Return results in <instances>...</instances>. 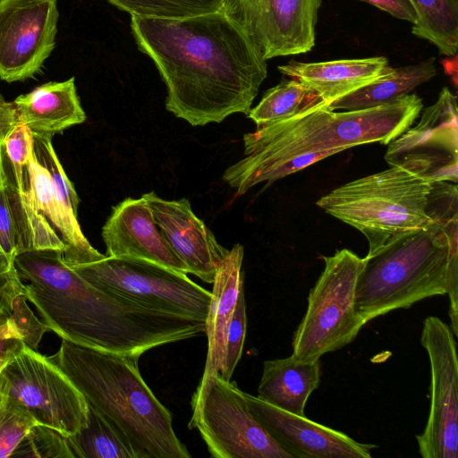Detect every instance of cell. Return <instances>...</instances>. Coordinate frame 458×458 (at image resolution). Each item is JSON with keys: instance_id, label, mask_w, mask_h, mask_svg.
Returning <instances> with one entry per match:
<instances>
[{"instance_id": "6da1fadb", "label": "cell", "mask_w": 458, "mask_h": 458, "mask_svg": "<svg viewBox=\"0 0 458 458\" xmlns=\"http://www.w3.org/2000/svg\"><path fill=\"white\" fill-rule=\"evenodd\" d=\"M130 25L165 84L167 111L192 126L248 114L267 76V60L225 13L131 15Z\"/></svg>"}, {"instance_id": "7a4b0ae2", "label": "cell", "mask_w": 458, "mask_h": 458, "mask_svg": "<svg viewBox=\"0 0 458 458\" xmlns=\"http://www.w3.org/2000/svg\"><path fill=\"white\" fill-rule=\"evenodd\" d=\"M24 293L61 339L140 358L152 348L205 334V321L99 289L73 271L60 250H30L13 260Z\"/></svg>"}, {"instance_id": "3957f363", "label": "cell", "mask_w": 458, "mask_h": 458, "mask_svg": "<svg viewBox=\"0 0 458 458\" xmlns=\"http://www.w3.org/2000/svg\"><path fill=\"white\" fill-rule=\"evenodd\" d=\"M432 220L365 257L355 308L366 324L433 296L449 297L450 327L458 336V193L456 183L435 182Z\"/></svg>"}, {"instance_id": "277c9868", "label": "cell", "mask_w": 458, "mask_h": 458, "mask_svg": "<svg viewBox=\"0 0 458 458\" xmlns=\"http://www.w3.org/2000/svg\"><path fill=\"white\" fill-rule=\"evenodd\" d=\"M410 93L378 106L335 112L322 103L292 117L257 126L243 135L245 157L225 169L232 188L263 166L289 156L322 155L379 142L388 144L408 130L422 110Z\"/></svg>"}, {"instance_id": "5b68a950", "label": "cell", "mask_w": 458, "mask_h": 458, "mask_svg": "<svg viewBox=\"0 0 458 458\" xmlns=\"http://www.w3.org/2000/svg\"><path fill=\"white\" fill-rule=\"evenodd\" d=\"M49 359L70 378L89 407L115 424L140 458H190L175 435L170 411L139 369L138 357L62 339Z\"/></svg>"}, {"instance_id": "8992f818", "label": "cell", "mask_w": 458, "mask_h": 458, "mask_svg": "<svg viewBox=\"0 0 458 458\" xmlns=\"http://www.w3.org/2000/svg\"><path fill=\"white\" fill-rule=\"evenodd\" d=\"M431 187L432 182L390 166L335 188L317 205L359 230L368 240L369 257L432 220Z\"/></svg>"}, {"instance_id": "52a82bcc", "label": "cell", "mask_w": 458, "mask_h": 458, "mask_svg": "<svg viewBox=\"0 0 458 458\" xmlns=\"http://www.w3.org/2000/svg\"><path fill=\"white\" fill-rule=\"evenodd\" d=\"M325 267L310 291L306 312L293 338V355L319 360L352 343L366 325L355 308V288L365 263L350 250L322 256Z\"/></svg>"}, {"instance_id": "ba28073f", "label": "cell", "mask_w": 458, "mask_h": 458, "mask_svg": "<svg viewBox=\"0 0 458 458\" xmlns=\"http://www.w3.org/2000/svg\"><path fill=\"white\" fill-rule=\"evenodd\" d=\"M189 428H197L215 458H293L250 411L235 382L202 375L191 398Z\"/></svg>"}, {"instance_id": "9c48e42d", "label": "cell", "mask_w": 458, "mask_h": 458, "mask_svg": "<svg viewBox=\"0 0 458 458\" xmlns=\"http://www.w3.org/2000/svg\"><path fill=\"white\" fill-rule=\"evenodd\" d=\"M66 265L92 285L114 294L203 321L208 315L211 292L187 274L156 262L101 254L87 262Z\"/></svg>"}, {"instance_id": "30bf717a", "label": "cell", "mask_w": 458, "mask_h": 458, "mask_svg": "<svg viewBox=\"0 0 458 458\" xmlns=\"http://www.w3.org/2000/svg\"><path fill=\"white\" fill-rule=\"evenodd\" d=\"M1 371L11 395L38 424L67 437L87 425L89 407L84 397L49 357L25 345Z\"/></svg>"}, {"instance_id": "8fae6325", "label": "cell", "mask_w": 458, "mask_h": 458, "mask_svg": "<svg viewBox=\"0 0 458 458\" xmlns=\"http://www.w3.org/2000/svg\"><path fill=\"white\" fill-rule=\"evenodd\" d=\"M385 159L389 166L429 182H458V111L448 88L423 110L414 127L388 143Z\"/></svg>"}, {"instance_id": "7c38bea8", "label": "cell", "mask_w": 458, "mask_h": 458, "mask_svg": "<svg viewBox=\"0 0 458 458\" xmlns=\"http://www.w3.org/2000/svg\"><path fill=\"white\" fill-rule=\"evenodd\" d=\"M420 343L430 364V406L416 436L423 458H458V361L451 327L436 316L423 321Z\"/></svg>"}, {"instance_id": "4fadbf2b", "label": "cell", "mask_w": 458, "mask_h": 458, "mask_svg": "<svg viewBox=\"0 0 458 458\" xmlns=\"http://www.w3.org/2000/svg\"><path fill=\"white\" fill-rule=\"evenodd\" d=\"M321 0H220L266 60L304 54L315 46Z\"/></svg>"}, {"instance_id": "5bb4252c", "label": "cell", "mask_w": 458, "mask_h": 458, "mask_svg": "<svg viewBox=\"0 0 458 458\" xmlns=\"http://www.w3.org/2000/svg\"><path fill=\"white\" fill-rule=\"evenodd\" d=\"M57 0H0V79L20 81L42 68L55 45Z\"/></svg>"}, {"instance_id": "9a60e30c", "label": "cell", "mask_w": 458, "mask_h": 458, "mask_svg": "<svg viewBox=\"0 0 458 458\" xmlns=\"http://www.w3.org/2000/svg\"><path fill=\"white\" fill-rule=\"evenodd\" d=\"M244 394L251 413L293 458H370L371 450L377 447Z\"/></svg>"}, {"instance_id": "2e32d148", "label": "cell", "mask_w": 458, "mask_h": 458, "mask_svg": "<svg viewBox=\"0 0 458 458\" xmlns=\"http://www.w3.org/2000/svg\"><path fill=\"white\" fill-rule=\"evenodd\" d=\"M142 196L157 227L188 273L212 284L228 250L217 242L214 233L195 216L187 199L165 200L153 191Z\"/></svg>"}, {"instance_id": "e0dca14e", "label": "cell", "mask_w": 458, "mask_h": 458, "mask_svg": "<svg viewBox=\"0 0 458 458\" xmlns=\"http://www.w3.org/2000/svg\"><path fill=\"white\" fill-rule=\"evenodd\" d=\"M101 234L107 257L143 259L189 274L157 227L143 196L127 198L114 206Z\"/></svg>"}, {"instance_id": "ac0fdd59", "label": "cell", "mask_w": 458, "mask_h": 458, "mask_svg": "<svg viewBox=\"0 0 458 458\" xmlns=\"http://www.w3.org/2000/svg\"><path fill=\"white\" fill-rule=\"evenodd\" d=\"M385 56L318 63L290 61L278 71L312 89L329 106L333 102L391 72Z\"/></svg>"}, {"instance_id": "d6986e66", "label": "cell", "mask_w": 458, "mask_h": 458, "mask_svg": "<svg viewBox=\"0 0 458 458\" xmlns=\"http://www.w3.org/2000/svg\"><path fill=\"white\" fill-rule=\"evenodd\" d=\"M12 105L17 121L27 125L34 135L53 137L86 120L73 77L39 85L17 97Z\"/></svg>"}, {"instance_id": "ffe728a7", "label": "cell", "mask_w": 458, "mask_h": 458, "mask_svg": "<svg viewBox=\"0 0 458 458\" xmlns=\"http://www.w3.org/2000/svg\"><path fill=\"white\" fill-rule=\"evenodd\" d=\"M243 247L236 243L228 250L216 268L211 301L205 319L208 354L204 375L222 376L225 361L226 333L232 319L240 288L243 284L242 265Z\"/></svg>"}, {"instance_id": "44dd1931", "label": "cell", "mask_w": 458, "mask_h": 458, "mask_svg": "<svg viewBox=\"0 0 458 458\" xmlns=\"http://www.w3.org/2000/svg\"><path fill=\"white\" fill-rule=\"evenodd\" d=\"M319 360H303L293 354L265 360L258 397L283 411L305 416L306 403L319 385Z\"/></svg>"}, {"instance_id": "7402d4cb", "label": "cell", "mask_w": 458, "mask_h": 458, "mask_svg": "<svg viewBox=\"0 0 458 458\" xmlns=\"http://www.w3.org/2000/svg\"><path fill=\"white\" fill-rule=\"evenodd\" d=\"M24 172L38 210L65 244L64 262L81 263L99 257L102 253L96 250L83 234L78 216L67 211L62 205L48 173L37 162L34 153Z\"/></svg>"}, {"instance_id": "603a6c76", "label": "cell", "mask_w": 458, "mask_h": 458, "mask_svg": "<svg viewBox=\"0 0 458 458\" xmlns=\"http://www.w3.org/2000/svg\"><path fill=\"white\" fill-rule=\"evenodd\" d=\"M2 163L5 191L18 234V253L46 249L64 251L65 244L37 208L25 172L21 179L15 176L3 145Z\"/></svg>"}, {"instance_id": "cb8c5ba5", "label": "cell", "mask_w": 458, "mask_h": 458, "mask_svg": "<svg viewBox=\"0 0 458 458\" xmlns=\"http://www.w3.org/2000/svg\"><path fill=\"white\" fill-rule=\"evenodd\" d=\"M437 74L435 57L392 68L389 73L333 102L328 107L332 110L353 111L385 105L410 94Z\"/></svg>"}, {"instance_id": "d4e9b609", "label": "cell", "mask_w": 458, "mask_h": 458, "mask_svg": "<svg viewBox=\"0 0 458 458\" xmlns=\"http://www.w3.org/2000/svg\"><path fill=\"white\" fill-rule=\"evenodd\" d=\"M68 440L74 458H140L118 427L90 407L87 425Z\"/></svg>"}, {"instance_id": "484cf974", "label": "cell", "mask_w": 458, "mask_h": 458, "mask_svg": "<svg viewBox=\"0 0 458 458\" xmlns=\"http://www.w3.org/2000/svg\"><path fill=\"white\" fill-rule=\"evenodd\" d=\"M417 20L412 34L433 44L448 57L458 50V0H408Z\"/></svg>"}, {"instance_id": "4316f807", "label": "cell", "mask_w": 458, "mask_h": 458, "mask_svg": "<svg viewBox=\"0 0 458 458\" xmlns=\"http://www.w3.org/2000/svg\"><path fill=\"white\" fill-rule=\"evenodd\" d=\"M322 103V99L304 84L293 79L284 80L263 94L248 116L260 126L292 117Z\"/></svg>"}, {"instance_id": "83f0119b", "label": "cell", "mask_w": 458, "mask_h": 458, "mask_svg": "<svg viewBox=\"0 0 458 458\" xmlns=\"http://www.w3.org/2000/svg\"><path fill=\"white\" fill-rule=\"evenodd\" d=\"M35 424L38 423L28 411L11 395L8 381L0 370V458L11 457Z\"/></svg>"}, {"instance_id": "f1b7e54d", "label": "cell", "mask_w": 458, "mask_h": 458, "mask_svg": "<svg viewBox=\"0 0 458 458\" xmlns=\"http://www.w3.org/2000/svg\"><path fill=\"white\" fill-rule=\"evenodd\" d=\"M131 15L182 18L219 10L220 0H107Z\"/></svg>"}, {"instance_id": "f546056e", "label": "cell", "mask_w": 458, "mask_h": 458, "mask_svg": "<svg viewBox=\"0 0 458 458\" xmlns=\"http://www.w3.org/2000/svg\"><path fill=\"white\" fill-rule=\"evenodd\" d=\"M33 153L37 162L48 173L62 205L78 216L80 199L53 148L52 137L33 134Z\"/></svg>"}, {"instance_id": "4dcf8cb0", "label": "cell", "mask_w": 458, "mask_h": 458, "mask_svg": "<svg viewBox=\"0 0 458 458\" xmlns=\"http://www.w3.org/2000/svg\"><path fill=\"white\" fill-rule=\"evenodd\" d=\"M11 457L74 458L68 437L41 424L33 425Z\"/></svg>"}, {"instance_id": "1f68e13d", "label": "cell", "mask_w": 458, "mask_h": 458, "mask_svg": "<svg viewBox=\"0 0 458 458\" xmlns=\"http://www.w3.org/2000/svg\"><path fill=\"white\" fill-rule=\"evenodd\" d=\"M246 331L247 313L244 284H242L226 333L224 369L221 377L227 381L232 380L234 369L242 357Z\"/></svg>"}, {"instance_id": "d6a6232c", "label": "cell", "mask_w": 458, "mask_h": 458, "mask_svg": "<svg viewBox=\"0 0 458 458\" xmlns=\"http://www.w3.org/2000/svg\"><path fill=\"white\" fill-rule=\"evenodd\" d=\"M3 147L15 176L22 178L24 168L33 155V133L16 119L3 140Z\"/></svg>"}, {"instance_id": "836d02e7", "label": "cell", "mask_w": 458, "mask_h": 458, "mask_svg": "<svg viewBox=\"0 0 458 458\" xmlns=\"http://www.w3.org/2000/svg\"><path fill=\"white\" fill-rule=\"evenodd\" d=\"M9 318L17 327L25 345L38 351L44 334L49 329L33 313L23 293L14 297Z\"/></svg>"}, {"instance_id": "e575fe53", "label": "cell", "mask_w": 458, "mask_h": 458, "mask_svg": "<svg viewBox=\"0 0 458 458\" xmlns=\"http://www.w3.org/2000/svg\"><path fill=\"white\" fill-rule=\"evenodd\" d=\"M0 248L10 259L14 260L15 256L18 254L19 242L4 186L2 151L0 165Z\"/></svg>"}, {"instance_id": "d590c367", "label": "cell", "mask_w": 458, "mask_h": 458, "mask_svg": "<svg viewBox=\"0 0 458 458\" xmlns=\"http://www.w3.org/2000/svg\"><path fill=\"white\" fill-rule=\"evenodd\" d=\"M366 2L399 20L414 24L416 13L408 0H360Z\"/></svg>"}, {"instance_id": "8d00e7d4", "label": "cell", "mask_w": 458, "mask_h": 458, "mask_svg": "<svg viewBox=\"0 0 458 458\" xmlns=\"http://www.w3.org/2000/svg\"><path fill=\"white\" fill-rule=\"evenodd\" d=\"M24 347L25 344L21 338L10 337L0 340V370Z\"/></svg>"}, {"instance_id": "74e56055", "label": "cell", "mask_w": 458, "mask_h": 458, "mask_svg": "<svg viewBox=\"0 0 458 458\" xmlns=\"http://www.w3.org/2000/svg\"><path fill=\"white\" fill-rule=\"evenodd\" d=\"M16 120L12 102H5L0 108V165L3 140Z\"/></svg>"}, {"instance_id": "f35d334b", "label": "cell", "mask_w": 458, "mask_h": 458, "mask_svg": "<svg viewBox=\"0 0 458 458\" xmlns=\"http://www.w3.org/2000/svg\"><path fill=\"white\" fill-rule=\"evenodd\" d=\"M10 337L21 338V334L15 324L8 318L6 322L0 324V340Z\"/></svg>"}, {"instance_id": "ab89813d", "label": "cell", "mask_w": 458, "mask_h": 458, "mask_svg": "<svg viewBox=\"0 0 458 458\" xmlns=\"http://www.w3.org/2000/svg\"><path fill=\"white\" fill-rule=\"evenodd\" d=\"M6 101L4 100V98H3V96L0 94V108L4 106V104L5 103Z\"/></svg>"}, {"instance_id": "60d3db41", "label": "cell", "mask_w": 458, "mask_h": 458, "mask_svg": "<svg viewBox=\"0 0 458 458\" xmlns=\"http://www.w3.org/2000/svg\"><path fill=\"white\" fill-rule=\"evenodd\" d=\"M1 249V248H0Z\"/></svg>"}]
</instances>
